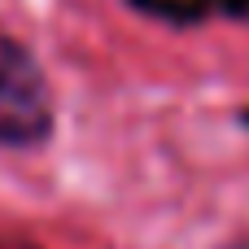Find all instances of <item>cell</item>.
Masks as SVG:
<instances>
[{
  "instance_id": "2",
  "label": "cell",
  "mask_w": 249,
  "mask_h": 249,
  "mask_svg": "<svg viewBox=\"0 0 249 249\" xmlns=\"http://www.w3.org/2000/svg\"><path fill=\"white\" fill-rule=\"evenodd\" d=\"M127 4L171 26H197L206 18H245L249 13V0H127Z\"/></svg>"
},
{
  "instance_id": "1",
  "label": "cell",
  "mask_w": 249,
  "mask_h": 249,
  "mask_svg": "<svg viewBox=\"0 0 249 249\" xmlns=\"http://www.w3.org/2000/svg\"><path fill=\"white\" fill-rule=\"evenodd\" d=\"M57 109L44 66L26 44L0 31V149H35L53 136Z\"/></svg>"
}]
</instances>
